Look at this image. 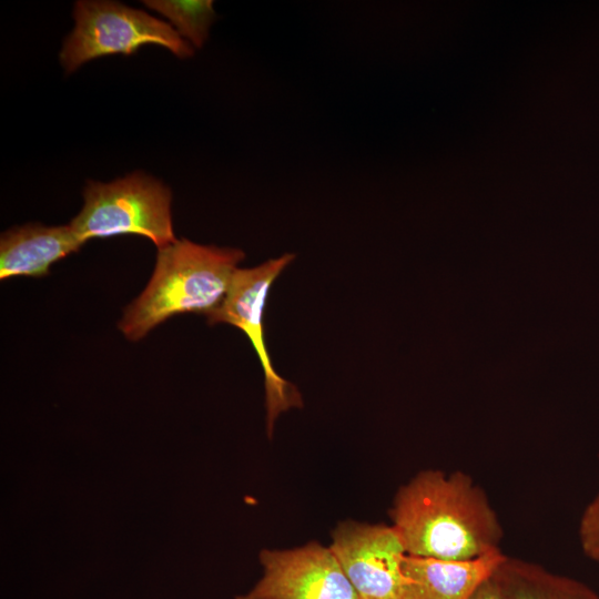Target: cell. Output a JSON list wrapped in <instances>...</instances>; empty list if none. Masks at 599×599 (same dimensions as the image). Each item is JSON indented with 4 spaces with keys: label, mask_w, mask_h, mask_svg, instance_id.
Here are the masks:
<instances>
[{
    "label": "cell",
    "mask_w": 599,
    "mask_h": 599,
    "mask_svg": "<svg viewBox=\"0 0 599 599\" xmlns=\"http://www.w3.org/2000/svg\"><path fill=\"white\" fill-rule=\"evenodd\" d=\"M389 516L409 556L463 560L501 551L499 517L461 470L419 471L397 490Z\"/></svg>",
    "instance_id": "6da1fadb"
},
{
    "label": "cell",
    "mask_w": 599,
    "mask_h": 599,
    "mask_svg": "<svg viewBox=\"0 0 599 599\" xmlns=\"http://www.w3.org/2000/svg\"><path fill=\"white\" fill-rule=\"evenodd\" d=\"M244 258L240 248L203 245L186 238H176L159 248L153 274L143 292L125 307L119 329L136 342L172 316H206L225 298Z\"/></svg>",
    "instance_id": "7a4b0ae2"
},
{
    "label": "cell",
    "mask_w": 599,
    "mask_h": 599,
    "mask_svg": "<svg viewBox=\"0 0 599 599\" xmlns=\"http://www.w3.org/2000/svg\"><path fill=\"white\" fill-rule=\"evenodd\" d=\"M83 207L70 226L84 244L91 238L134 234L159 248L176 240L172 222V193L161 181L133 172L112 182L89 181Z\"/></svg>",
    "instance_id": "3957f363"
},
{
    "label": "cell",
    "mask_w": 599,
    "mask_h": 599,
    "mask_svg": "<svg viewBox=\"0 0 599 599\" xmlns=\"http://www.w3.org/2000/svg\"><path fill=\"white\" fill-rule=\"evenodd\" d=\"M74 29L65 38L59 58L67 74L93 59L131 54L144 44H159L180 59L194 47L169 23L123 3L80 0L73 9Z\"/></svg>",
    "instance_id": "277c9868"
},
{
    "label": "cell",
    "mask_w": 599,
    "mask_h": 599,
    "mask_svg": "<svg viewBox=\"0 0 599 599\" xmlns=\"http://www.w3.org/2000/svg\"><path fill=\"white\" fill-rule=\"evenodd\" d=\"M294 258L295 254L286 253L252 268L238 267L221 305L206 315L209 325L227 323L242 329L250 338L264 372L266 429L270 437L281 413L303 406L296 386L281 377L272 365L263 322L270 288Z\"/></svg>",
    "instance_id": "5b68a950"
},
{
    "label": "cell",
    "mask_w": 599,
    "mask_h": 599,
    "mask_svg": "<svg viewBox=\"0 0 599 599\" xmlns=\"http://www.w3.org/2000/svg\"><path fill=\"white\" fill-rule=\"evenodd\" d=\"M332 539L329 548L359 599H404L407 552L392 525L344 521Z\"/></svg>",
    "instance_id": "8992f818"
},
{
    "label": "cell",
    "mask_w": 599,
    "mask_h": 599,
    "mask_svg": "<svg viewBox=\"0 0 599 599\" xmlns=\"http://www.w3.org/2000/svg\"><path fill=\"white\" fill-rule=\"evenodd\" d=\"M263 576L236 599H359L329 547L316 541L286 550L263 549Z\"/></svg>",
    "instance_id": "52a82bcc"
},
{
    "label": "cell",
    "mask_w": 599,
    "mask_h": 599,
    "mask_svg": "<svg viewBox=\"0 0 599 599\" xmlns=\"http://www.w3.org/2000/svg\"><path fill=\"white\" fill-rule=\"evenodd\" d=\"M502 551L450 560L406 555L404 599H471L505 558Z\"/></svg>",
    "instance_id": "ba28073f"
},
{
    "label": "cell",
    "mask_w": 599,
    "mask_h": 599,
    "mask_svg": "<svg viewBox=\"0 0 599 599\" xmlns=\"http://www.w3.org/2000/svg\"><path fill=\"white\" fill-rule=\"evenodd\" d=\"M82 245L70 224L29 223L11 227L0 237V278L48 275L52 264Z\"/></svg>",
    "instance_id": "9c48e42d"
},
{
    "label": "cell",
    "mask_w": 599,
    "mask_h": 599,
    "mask_svg": "<svg viewBox=\"0 0 599 599\" xmlns=\"http://www.w3.org/2000/svg\"><path fill=\"white\" fill-rule=\"evenodd\" d=\"M493 579L505 599H599L587 583L516 557L505 556Z\"/></svg>",
    "instance_id": "30bf717a"
},
{
    "label": "cell",
    "mask_w": 599,
    "mask_h": 599,
    "mask_svg": "<svg viewBox=\"0 0 599 599\" xmlns=\"http://www.w3.org/2000/svg\"><path fill=\"white\" fill-rule=\"evenodd\" d=\"M143 3L164 16L176 32L200 49L206 42L210 28L217 18L211 0H146Z\"/></svg>",
    "instance_id": "8fae6325"
},
{
    "label": "cell",
    "mask_w": 599,
    "mask_h": 599,
    "mask_svg": "<svg viewBox=\"0 0 599 599\" xmlns=\"http://www.w3.org/2000/svg\"><path fill=\"white\" fill-rule=\"evenodd\" d=\"M578 536L583 554L599 562V493L588 502L581 514Z\"/></svg>",
    "instance_id": "7c38bea8"
},
{
    "label": "cell",
    "mask_w": 599,
    "mask_h": 599,
    "mask_svg": "<svg viewBox=\"0 0 599 599\" xmlns=\"http://www.w3.org/2000/svg\"><path fill=\"white\" fill-rule=\"evenodd\" d=\"M471 599H505V597L491 576V578L477 590Z\"/></svg>",
    "instance_id": "4fadbf2b"
}]
</instances>
